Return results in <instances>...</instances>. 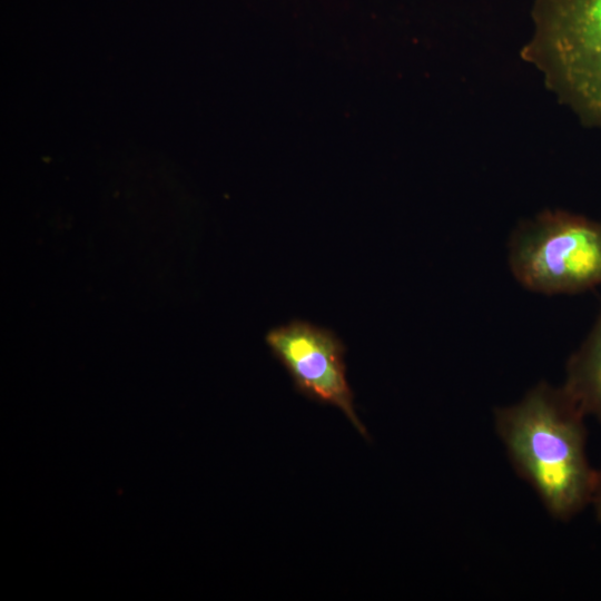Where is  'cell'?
I'll return each mask as SVG.
<instances>
[{
    "label": "cell",
    "instance_id": "obj_1",
    "mask_svg": "<svg viewBox=\"0 0 601 601\" xmlns=\"http://www.w3.org/2000/svg\"><path fill=\"white\" fill-rule=\"evenodd\" d=\"M584 417L563 386L546 383L495 411L496 432L514 469L560 520L574 516L592 499L597 471L587 455Z\"/></svg>",
    "mask_w": 601,
    "mask_h": 601
},
{
    "label": "cell",
    "instance_id": "obj_2",
    "mask_svg": "<svg viewBox=\"0 0 601 601\" xmlns=\"http://www.w3.org/2000/svg\"><path fill=\"white\" fill-rule=\"evenodd\" d=\"M520 284L542 294H577L601 285V224L570 214L544 215L510 242Z\"/></svg>",
    "mask_w": 601,
    "mask_h": 601
},
{
    "label": "cell",
    "instance_id": "obj_3",
    "mask_svg": "<svg viewBox=\"0 0 601 601\" xmlns=\"http://www.w3.org/2000/svg\"><path fill=\"white\" fill-rule=\"evenodd\" d=\"M265 342L299 394L337 407L357 432L367 439L366 428L356 414L354 394L346 377V348L332 329L294 319L269 329Z\"/></svg>",
    "mask_w": 601,
    "mask_h": 601
},
{
    "label": "cell",
    "instance_id": "obj_4",
    "mask_svg": "<svg viewBox=\"0 0 601 601\" xmlns=\"http://www.w3.org/2000/svg\"><path fill=\"white\" fill-rule=\"evenodd\" d=\"M566 76L577 101L601 121V0L581 17L564 48Z\"/></svg>",
    "mask_w": 601,
    "mask_h": 601
},
{
    "label": "cell",
    "instance_id": "obj_5",
    "mask_svg": "<svg viewBox=\"0 0 601 601\" xmlns=\"http://www.w3.org/2000/svg\"><path fill=\"white\" fill-rule=\"evenodd\" d=\"M563 387L585 416L601 423V312L584 342L569 358Z\"/></svg>",
    "mask_w": 601,
    "mask_h": 601
},
{
    "label": "cell",
    "instance_id": "obj_6",
    "mask_svg": "<svg viewBox=\"0 0 601 601\" xmlns=\"http://www.w3.org/2000/svg\"><path fill=\"white\" fill-rule=\"evenodd\" d=\"M594 508L595 516L601 522V470L597 471L591 503Z\"/></svg>",
    "mask_w": 601,
    "mask_h": 601
}]
</instances>
